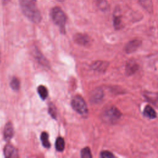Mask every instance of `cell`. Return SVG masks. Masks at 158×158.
<instances>
[{
  "label": "cell",
  "mask_w": 158,
  "mask_h": 158,
  "mask_svg": "<svg viewBox=\"0 0 158 158\" xmlns=\"http://www.w3.org/2000/svg\"><path fill=\"white\" fill-rule=\"evenodd\" d=\"M103 98V91L101 88H96L93 90L90 96L91 101L94 103H98L100 102Z\"/></svg>",
  "instance_id": "cell-8"
},
{
  "label": "cell",
  "mask_w": 158,
  "mask_h": 158,
  "mask_svg": "<svg viewBox=\"0 0 158 158\" xmlns=\"http://www.w3.org/2000/svg\"><path fill=\"white\" fill-rule=\"evenodd\" d=\"M139 68V65L138 64V63L133 59H131L129 60L125 66V71L126 73L130 75H132L133 73H135Z\"/></svg>",
  "instance_id": "cell-6"
},
{
  "label": "cell",
  "mask_w": 158,
  "mask_h": 158,
  "mask_svg": "<svg viewBox=\"0 0 158 158\" xmlns=\"http://www.w3.org/2000/svg\"><path fill=\"white\" fill-rule=\"evenodd\" d=\"M41 141L44 147L46 148H50V143L49 141V135L47 132L43 131L41 134Z\"/></svg>",
  "instance_id": "cell-13"
},
{
  "label": "cell",
  "mask_w": 158,
  "mask_h": 158,
  "mask_svg": "<svg viewBox=\"0 0 158 158\" xmlns=\"http://www.w3.org/2000/svg\"><path fill=\"white\" fill-rule=\"evenodd\" d=\"M9 1L10 0H2V2H3V4H7L9 2Z\"/></svg>",
  "instance_id": "cell-21"
},
{
  "label": "cell",
  "mask_w": 158,
  "mask_h": 158,
  "mask_svg": "<svg viewBox=\"0 0 158 158\" xmlns=\"http://www.w3.org/2000/svg\"><path fill=\"white\" fill-rule=\"evenodd\" d=\"M141 41L139 40H133L128 43L125 46V51L127 53H132L137 50L141 46Z\"/></svg>",
  "instance_id": "cell-5"
},
{
  "label": "cell",
  "mask_w": 158,
  "mask_h": 158,
  "mask_svg": "<svg viewBox=\"0 0 158 158\" xmlns=\"http://www.w3.org/2000/svg\"><path fill=\"white\" fill-rule=\"evenodd\" d=\"M122 113L116 107L109 106L104 110L101 118L104 122L114 124L120 119Z\"/></svg>",
  "instance_id": "cell-3"
},
{
  "label": "cell",
  "mask_w": 158,
  "mask_h": 158,
  "mask_svg": "<svg viewBox=\"0 0 158 158\" xmlns=\"http://www.w3.org/2000/svg\"><path fill=\"white\" fill-rule=\"evenodd\" d=\"M74 40L75 42L81 45H86L89 43V38L87 35L83 34H77L75 35Z\"/></svg>",
  "instance_id": "cell-11"
},
{
  "label": "cell",
  "mask_w": 158,
  "mask_h": 158,
  "mask_svg": "<svg viewBox=\"0 0 158 158\" xmlns=\"http://www.w3.org/2000/svg\"><path fill=\"white\" fill-rule=\"evenodd\" d=\"M50 15L52 20L59 28L60 31L65 33L67 17L64 12L59 7H54L51 9Z\"/></svg>",
  "instance_id": "cell-2"
},
{
  "label": "cell",
  "mask_w": 158,
  "mask_h": 158,
  "mask_svg": "<svg viewBox=\"0 0 158 158\" xmlns=\"http://www.w3.org/2000/svg\"><path fill=\"white\" fill-rule=\"evenodd\" d=\"M143 114L145 117L151 118V119H153L157 117V114L156 112L155 111V110L149 105H147L143 110Z\"/></svg>",
  "instance_id": "cell-12"
},
{
  "label": "cell",
  "mask_w": 158,
  "mask_h": 158,
  "mask_svg": "<svg viewBox=\"0 0 158 158\" xmlns=\"http://www.w3.org/2000/svg\"><path fill=\"white\" fill-rule=\"evenodd\" d=\"M4 154L6 157L15 158L18 157L17 149L10 144H7L4 149Z\"/></svg>",
  "instance_id": "cell-7"
},
{
  "label": "cell",
  "mask_w": 158,
  "mask_h": 158,
  "mask_svg": "<svg viewBox=\"0 0 158 158\" xmlns=\"http://www.w3.org/2000/svg\"><path fill=\"white\" fill-rule=\"evenodd\" d=\"M81 157L82 158H91L92 157L90 149L88 147L84 148L81 151Z\"/></svg>",
  "instance_id": "cell-17"
},
{
  "label": "cell",
  "mask_w": 158,
  "mask_h": 158,
  "mask_svg": "<svg viewBox=\"0 0 158 158\" xmlns=\"http://www.w3.org/2000/svg\"><path fill=\"white\" fill-rule=\"evenodd\" d=\"M100 156L102 158H113L114 157V155L109 151H104L101 152Z\"/></svg>",
  "instance_id": "cell-20"
},
{
  "label": "cell",
  "mask_w": 158,
  "mask_h": 158,
  "mask_svg": "<svg viewBox=\"0 0 158 158\" xmlns=\"http://www.w3.org/2000/svg\"><path fill=\"white\" fill-rule=\"evenodd\" d=\"M14 128L10 122H7L4 127V138L6 141H9L14 135Z\"/></svg>",
  "instance_id": "cell-9"
},
{
  "label": "cell",
  "mask_w": 158,
  "mask_h": 158,
  "mask_svg": "<svg viewBox=\"0 0 158 158\" xmlns=\"http://www.w3.org/2000/svg\"><path fill=\"white\" fill-rule=\"evenodd\" d=\"M71 105L73 109L80 114H86L88 113L87 105L84 99L79 96H75L72 100Z\"/></svg>",
  "instance_id": "cell-4"
},
{
  "label": "cell",
  "mask_w": 158,
  "mask_h": 158,
  "mask_svg": "<svg viewBox=\"0 0 158 158\" xmlns=\"http://www.w3.org/2000/svg\"><path fill=\"white\" fill-rule=\"evenodd\" d=\"M113 22H114V26L116 29H119L122 27V21L120 16L115 15L114 16Z\"/></svg>",
  "instance_id": "cell-18"
},
{
  "label": "cell",
  "mask_w": 158,
  "mask_h": 158,
  "mask_svg": "<svg viewBox=\"0 0 158 158\" xmlns=\"http://www.w3.org/2000/svg\"><path fill=\"white\" fill-rule=\"evenodd\" d=\"M38 93L40 96V98L44 100L48 96V91L47 88L43 86V85H40L38 87Z\"/></svg>",
  "instance_id": "cell-14"
},
{
  "label": "cell",
  "mask_w": 158,
  "mask_h": 158,
  "mask_svg": "<svg viewBox=\"0 0 158 158\" xmlns=\"http://www.w3.org/2000/svg\"><path fill=\"white\" fill-rule=\"evenodd\" d=\"M19 4L22 12L30 21L37 23L41 20L36 0H19Z\"/></svg>",
  "instance_id": "cell-1"
},
{
  "label": "cell",
  "mask_w": 158,
  "mask_h": 158,
  "mask_svg": "<svg viewBox=\"0 0 158 158\" xmlns=\"http://www.w3.org/2000/svg\"><path fill=\"white\" fill-rule=\"evenodd\" d=\"M48 111L49 114L54 118H56V108L52 103H49L48 107Z\"/></svg>",
  "instance_id": "cell-19"
},
{
  "label": "cell",
  "mask_w": 158,
  "mask_h": 158,
  "mask_svg": "<svg viewBox=\"0 0 158 158\" xmlns=\"http://www.w3.org/2000/svg\"><path fill=\"white\" fill-rule=\"evenodd\" d=\"M109 66V63L106 61L98 60L96 61L91 65V69L93 70L98 72H104Z\"/></svg>",
  "instance_id": "cell-10"
},
{
  "label": "cell",
  "mask_w": 158,
  "mask_h": 158,
  "mask_svg": "<svg viewBox=\"0 0 158 158\" xmlns=\"http://www.w3.org/2000/svg\"><path fill=\"white\" fill-rule=\"evenodd\" d=\"M56 149L58 151H62L65 147V141L63 138L59 137L56 141Z\"/></svg>",
  "instance_id": "cell-15"
},
{
  "label": "cell",
  "mask_w": 158,
  "mask_h": 158,
  "mask_svg": "<svg viewBox=\"0 0 158 158\" xmlns=\"http://www.w3.org/2000/svg\"><path fill=\"white\" fill-rule=\"evenodd\" d=\"M10 86L14 90H18L20 88V81L16 77H13L10 82Z\"/></svg>",
  "instance_id": "cell-16"
},
{
  "label": "cell",
  "mask_w": 158,
  "mask_h": 158,
  "mask_svg": "<svg viewBox=\"0 0 158 158\" xmlns=\"http://www.w3.org/2000/svg\"><path fill=\"white\" fill-rule=\"evenodd\" d=\"M57 1H60V2H62V1H65V0H57Z\"/></svg>",
  "instance_id": "cell-22"
}]
</instances>
